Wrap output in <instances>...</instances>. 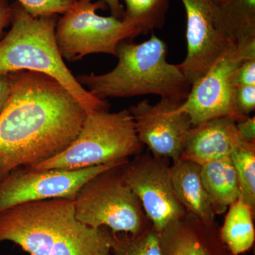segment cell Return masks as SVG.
<instances>
[{
    "instance_id": "1",
    "label": "cell",
    "mask_w": 255,
    "mask_h": 255,
    "mask_svg": "<svg viewBox=\"0 0 255 255\" xmlns=\"http://www.w3.org/2000/svg\"><path fill=\"white\" fill-rule=\"evenodd\" d=\"M11 95L0 114V181L60 153L78 136L87 113L54 78L37 72L8 74Z\"/></svg>"
},
{
    "instance_id": "2",
    "label": "cell",
    "mask_w": 255,
    "mask_h": 255,
    "mask_svg": "<svg viewBox=\"0 0 255 255\" xmlns=\"http://www.w3.org/2000/svg\"><path fill=\"white\" fill-rule=\"evenodd\" d=\"M114 235L75 217L67 199L25 203L0 212V242L9 241L30 255H110Z\"/></svg>"
},
{
    "instance_id": "3",
    "label": "cell",
    "mask_w": 255,
    "mask_h": 255,
    "mask_svg": "<svg viewBox=\"0 0 255 255\" xmlns=\"http://www.w3.org/2000/svg\"><path fill=\"white\" fill-rule=\"evenodd\" d=\"M119 62L112 71L102 75H81L79 83L102 100L147 95L184 102L191 85L177 65L167 60L164 41L153 33L147 41L121 42L117 49Z\"/></svg>"
},
{
    "instance_id": "4",
    "label": "cell",
    "mask_w": 255,
    "mask_h": 255,
    "mask_svg": "<svg viewBox=\"0 0 255 255\" xmlns=\"http://www.w3.org/2000/svg\"><path fill=\"white\" fill-rule=\"evenodd\" d=\"M11 5V27L0 40V75L22 70L45 74L61 84L87 114L110 110L107 101L82 87L64 62L55 38L58 15L34 16L17 1Z\"/></svg>"
},
{
    "instance_id": "5",
    "label": "cell",
    "mask_w": 255,
    "mask_h": 255,
    "mask_svg": "<svg viewBox=\"0 0 255 255\" xmlns=\"http://www.w3.org/2000/svg\"><path fill=\"white\" fill-rule=\"evenodd\" d=\"M133 119L128 110L97 111L87 114L78 136L58 154L31 170H75L114 163L141 153Z\"/></svg>"
},
{
    "instance_id": "6",
    "label": "cell",
    "mask_w": 255,
    "mask_h": 255,
    "mask_svg": "<svg viewBox=\"0 0 255 255\" xmlns=\"http://www.w3.org/2000/svg\"><path fill=\"white\" fill-rule=\"evenodd\" d=\"M123 165V164H122ZM119 165L92 178L73 200L75 217L88 227L112 234L137 235L152 226Z\"/></svg>"
},
{
    "instance_id": "7",
    "label": "cell",
    "mask_w": 255,
    "mask_h": 255,
    "mask_svg": "<svg viewBox=\"0 0 255 255\" xmlns=\"http://www.w3.org/2000/svg\"><path fill=\"white\" fill-rule=\"evenodd\" d=\"M107 7L105 0H78L57 21L55 38L63 59L78 61L94 53L117 57L124 40L140 36L136 27L123 18L97 14Z\"/></svg>"
},
{
    "instance_id": "8",
    "label": "cell",
    "mask_w": 255,
    "mask_h": 255,
    "mask_svg": "<svg viewBox=\"0 0 255 255\" xmlns=\"http://www.w3.org/2000/svg\"><path fill=\"white\" fill-rule=\"evenodd\" d=\"M255 59V49L233 45L222 58L195 83L181 108L193 126L212 120L232 119L236 123L247 117L238 110L236 101L238 69L245 60Z\"/></svg>"
},
{
    "instance_id": "9",
    "label": "cell",
    "mask_w": 255,
    "mask_h": 255,
    "mask_svg": "<svg viewBox=\"0 0 255 255\" xmlns=\"http://www.w3.org/2000/svg\"><path fill=\"white\" fill-rule=\"evenodd\" d=\"M127 161L75 170L16 169L0 181V212L33 201L53 199L73 201L80 188L92 178Z\"/></svg>"
},
{
    "instance_id": "10",
    "label": "cell",
    "mask_w": 255,
    "mask_h": 255,
    "mask_svg": "<svg viewBox=\"0 0 255 255\" xmlns=\"http://www.w3.org/2000/svg\"><path fill=\"white\" fill-rule=\"evenodd\" d=\"M168 167L162 159L142 152L122 166L126 182L159 233L187 214L174 194Z\"/></svg>"
},
{
    "instance_id": "11",
    "label": "cell",
    "mask_w": 255,
    "mask_h": 255,
    "mask_svg": "<svg viewBox=\"0 0 255 255\" xmlns=\"http://www.w3.org/2000/svg\"><path fill=\"white\" fill-rule=\"evenodd\" d=\"M183 102L161 97L156 105L144 100L128 109L137 138L157 158H180L193 124Z\"/></svg>"
},
{
    "instance_id": "12",
    "label": "cell",
    "mask_w": 255,
    "mask_h": 255,
    "mask_svg": "<svg viewBox=\"0 0 255 255\" xmlns=\"http://www.w3.org/2000/svg\"><path fill=\"white\" fill-rule=\"evenodd\" d=\"M187 14V55L178 67L191 85L233 46L215 24L211 0H181Z\"/></svg>"
},
{
    "instance_id": "13",
    "label": "cell",
    "mask_w": 255,
    "mask_h": 255,
    "mask_svg": "<svg viewBox=\"0 0 255 255\" xmlns=\"http://www.w3.org/2000/svg\"><path fill=\"white\" fill-rule=\"evenodd\" d=\"M159 233L162 255H233L216 223L206 224L189 214Z\"/></svg>"
},
{
    "instance_id": "14",
    "label": "cell",
    "mask_w": 255,
    "mask_h": 255,
    "mask_svg": "<svg viewBox=\"0 0 255 255\" xmlns=\"http://www.w3.org/2000/svg\"><path fill=\"white\" fill-rule=\"evenodd\" d=\"M243 142L234 120L228 117L212 119L193 126L179 159L201 166L230 157Z\"/></svg>"
},
{
    "instance_id": "15",
    "label": "cell",
    "mask_w": 255,
    "mask_h": 255,
    "mask_svg": "<svg viewBox=\"0 0 255 255\" xmlns=\"http://www.w3.org/2000/svg\"><path fill=\"white\" fill-rule=\"evenodd\" d=\"M201 165L179 159L168 167L174 194L187 214L207 225L215 224V214L201 175Z\"/></svg>"
},
{
    "instance_id": "16",
    "label": "cell",
    "mask_w": 255,
    "mask_h": 255,
    "mask_svg": "<svg viewBox=\"0 0 255 255\" xmlns=\"http://www.w3.org/2000/svg\"><path fill=\"white\" fill-rule=\"evenodd\" d=\"M211 4L215 24L224 38L236 46L255 43V0Z\"/></svg>"
},
{
    "instance_id": "17",
    "label": "cell",
    "mask_w": 255,
    "mask_h": 255,
    "mask_svg": "<svg viewBox=\"0 0 255 255\" xmlns=\"http://www.w3.org/2000/svg\"><path fill=\"white\" fill-rule=\"evenodd\" d=\"M203 184L215 214H222L241 197L239 183L230 157L211 161L201 166Z\"/></svg>"
},
{
    "instance_id": "18",
    "label": "cell",
    "mask_w": 255,
    "mask_h": 255,
    "mask_svg": "<svg viewBox=\"0 0 255 255\" xmlns=\"http://www.w3.org/2000/svg\"><path fill=\"white\" fill-rule=\"evenodd\" d=\"M253 213L241 197L229 206L219 233L221 241L233 255L246 253L254 246Z\"/></svg>"
},
{
    "instance_id": "19",
    "label": "cell",
    "mask_w": 255,
    "mask_h": 255,
    "mask_svg": "<svg viewBox=\"0 0 255 255\" xmlns=\"http://www.w3.org/2000/svg\"><path fill=\"white\" fill-rule=\"evenodd\" d=\"M126 5L123 19L131 23L140 34L161 29L165 23L169 0H120Z\"/></svg>"
},
{
    "instance_id": "20",
    "label": "cell",
    "mask_w": 255,
    "mask_h": 255,
    "mask_svg": "<svg viewBox=\"0 0 255 255\" xmlns=\"http://www.w3.org/2000/svg\"><path fill=\"white\" fill-rule=\"evenodd\" d=\"M238 183L241 197L250 207L255 209V142L243 141L231 156Z\"/></svg>"
},
{
    "instance_id": "21",
    "label": "cell",
    "mask_w": 255,
    "mask_h": 255,
    "mask_svg": "<svg viewBox=\"0 0 255 255\" xmlns=\"http://www.w3.org/2000/svg\"><path fill=\"white\" fill-rule=\"evenodd\" d=\"M113 235L110 255H162L160 233L152 226L137 235Z\"/></svg>"
},
{
    "instance_id": "22",
    "label": "cell",
    "mask_w": 255,
    "mask_h": 255,
    "mask_svg": "<svg viewBox=\"0 0 255 255\" xmlns=\"http://www.w3.org/2000/svg\"><path fill=\"white\" fill-rule=\"evenodd\" d=\"M29 14L34 16L63 14L78 0H16Z\"/></svg>"
},
{
    "instance_id": "23",
    "label": "cell",
    "mask_w": 255,
    "mask_h": 255,
    "mask_svg": "<svg viewBox=\"0 0 255 255\" xmlns=\"http://www.w3.org/2000/svg\"><path fill=\"white\" fill-rule=\"evenodd\" d=\"M236 101L240 112L246 117H249L255 109V85L237 86Z\"/></svg>"
},
{
    "instance_id": "24",
    "label": "cell",
    "mask_w": 255,
    "mask_h": 255,
    "mask_svg": "<svg viewBox=\"0 0 255 255\" xmlns=\"http://www.w3.org/2000/svg\"><path fill=\"white\" fill-rule=\"evenodd\" d=\"M238 86L255 85V59L245 60L238 69L236 75Z\"/></svg>"
},
{
    "instance_id": "25",
    "label": "cell",
    "mask_w": 255,
    "mask_h": 255,
    "mask_svg": "<svg viewBox=\"0 0 255 255\" xmlns=\"http://www.w3.org/2000/svg\"><path fill=\"white\" fill-rule=\"evenodd\" d=\"M238 131L243 141L255 142V118L248 117L244 120L236 123Z\"/></svg>"
},
{
    "instance_id": "26",
    "label": "cell",
    "mask_w": 255,
    "mask_h": 255,
    "mask_svg": "<svg viewBox=\"0 0 255 255\" xmlns=\"http://www.w3.org/2000/svg\"><path fill=\"white\" fill-rule=\"evenodd\" d=\"M13 16L12 5L8 0H0V40L5 28L11 23Z\"/></svg>"
},
{
    "instance_id": "27",
    "label": "cell",
    "mask_w": 255,
    "mask_h": 255,
    "mask_svg": "<svg viewBox=\"0 0 255 255\" xmlns=\"http://www.w3.org/2000/svg\"><path fill=\"white\" fill-rule=\"evenodd\" d=\"M11 90V80L9 75H0V114L7 105Z\"/></svg>"
},
{
    "instance_id": "28",
    "label": "cell",
    "mask_w": 255,
    "mask_h": 255,
    "mask_svg": "<svg viewBox=\"0 0 255 255\" xmlns=\"http://www.w3.org/2000/svg\"><path fill=\"white\" fill-rule=\"evenodd\" d=\"M107 6L110 7L112 16L118 18H123L124 8L120 0H105Z\"/></svg>"
},
{
    "instance_id": "29",
    "label": "cell",
    "mask_w": 255,
    "mask_h": 255,
    "mask_svg": "<svg viewBox=\"0 0 255 255\" xmlns=\"http://www.w3.org/2000/svg\"><path fill=\"white\" fill-rule=\"evenodd\" d=\"M214 4L216 5H221L228 2L230 0H211Z\"/></svg>"
}]
</instances>
